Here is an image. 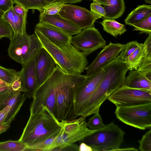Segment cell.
I'll return each mask as SVG.
<instances>
[{
    "instance_id": "obj_6",
    "label": "cell",
    "mask_w": 151,
    "mask_h": 151,
    "mask_svg": "<svg viewBox=\"0 0 151 151\" xmlns=\"http://www.w3.org/2000/svg\"><path fill=\"white\" fill-rule=\"evenodd\" d=\"M125 132L113 122L95 131L82 141L93 151H116L124 141Z\"/></svg>"
},
{
    "instance_id": "obj_13",
    "label": "cell",
    "mask_w": 151,
    "mask_h": 151,
    "mask_svg": "<svg viewBox=\"0 0 151 151\" xmlns=\"http://www.w3.org/2000/svg\"><path fill=\"white\" fill-rule=\"evenodd\" d=\"M125 44L110 42L105 46L92 62L85 69L86 76L98 72L109 62L116 58L124 48Z\"/></svg>"
},
{
    "instance_id": "obj_17",
    "label": "cell",
    "mask_w": 151,
    "mask_h": 151,
    "mask_svg": "<svg viewBox=\"0 0 151 151\" xmlns=\"http://www.w3.org/2000/svg\"><path fill=\"white\" fill-rule=\"evenodd\" d=\"M27 98L24 93L14 91L10 86L0 85V111L7 106H22Z\"/></svg>"
},
{
    "instance_id": "obj_16",
    "label": "cell",
    "mask_w": 151,
    "mask_h": 151,
    "mask_svg": "<svg viewBox=\"0 0 151 151\" xmlns=\"http://www.w3.org/2000/svg\"><path fill=\"white\" fill-rule=\"evenodd\" d=\"M39 21L60 29L70 37L79 34L82 30L70 21L61 17L59 14L48 15L40 12Z\"/></svg>"
},
{
    "instance_id": "obj_27",
    "label": "cell",
    "mask_w": 151,
    "mask_h": 151,
    "mask_svg": "<svg viewBox=\"0 0 151 151\" xmlns=\"http://www.w3.org/2000/svg\"><path fill=\"white\" fill-rule=\"evenodd\" d=\"M21 107L7 106L0 111V134L6 131L10 127L12 121L8 117L11 112L19 111Z\"/></svg>"
},
{
    "instance_id": "obj_25",
    "label": "cell",
    "mask_w": 151,
    "mask_h": 151,
    "mask_svg": "<svg viewBox=\"0 0 151 151\" xmlns=\"http://www.w3.org/2000/svg\"><path fill=\"white\" fill-rule=\"evenodd\" d=\"M86 117L82 116L77 119L66 120L60 122L62 127V132L68 133L76 131L83 127L87 125Z\"/></svg>"
},
{
    "instance_id": "obj_31",
    "label": "cell",
    "mask_w": 151,
    "mask_h": 151,
    "mask_svg": "<svg viewBox=\"0 0 151 151\" xmlns=\"http://www.w3.org/2000/svg\"><path fill=\"white\" fill-rule=\"evenodd\" d=\"M17 75V72L13 69H8L0 65V80L10 86Z\"/></svg>"
},
{
    "instance_id": "obj_49",
    "label": "cell",
    "mask_w": 151,
    "mask_h": 151,
    "mask_svg": "<svg viewBox=\"0 0 151 151\" xmlns=\"http://www.w3.org/2000/svg\"><path fill=\"white\" fill-rule=\"evenodd\" d=\"M7 85L3 81H2L1 80H0V85Z\"/></svg>"
},
{
    "instance_id": "obj_43",
    "label": "cell",
    "mask_w": 151,
    "mask_h": 151,
    "mask_svg": "<svg viewBox=\"0 0 151 151\" xmlns=\"http://www.w3.org/2000/svg\"><path fill=\"white\" fill-rule=\"evenodd\" d=\"M14 11L17 14L23 17H27V11L19 5L17 4L13 7Z\"/></svg>"
},
{
    "instance_id": "obj_28",
    "label": "cell",
    "mask_w": 151,
    "mask_h": 151,
    "mask_svg": "<svg viewBox=\"0 0 151 151\" xmlns=\"http://www.w3.org/2000/svg\"><path fill=\"white\" fill-rule=\"evenodd\" d=\"M27 148L24 143L19 140L0 142V151H25Z\"/></svg>"
},
{
    "instance_id": "obj_51",
    "label": "cell",
    "mask_w": 151,
    "mask_h": 151,
    "mask_svg": "<svg viewBox=\"0 0 151 151\" xmlns=\"http://www.w3.org/2000/svg\"><path fill=\"white\" fill-rule=\"evenodd\" d=\"M3 37L0 35V39H2Z\"/></svg>"
},
{
    "instance_id": "obj_19",
    "label": "cell",
    "mask_w": 151,
    "mask_h": 151,
    "mask_svg": "<svg viewBox=\"0 0 151 151\" xmlns=\"http://www.w3.org/2000/svg\"><path fill=\"white\" fill-rule=\"evenodd\" d=\"M95 131L90 130L87 125L76 131L68 133H63L61 131L53 142L50 151L56 148L62 147L67 145L82 141Z\"/></svg>"
},
{
    "instance_id": "obj_18",
    "label": "cell",
    "mask_w": 151,
    "mask_h": 151,
    "mask_svg": "<svg viewBox=\"0 0 151 151\" xmlns=\"http://www.w3.org/2000/svg\"><path fill=\"white\" fill-rule=\"evenodd\" d=\"M35 28L51 42L57 46L70 42L71 37L60 29L52 25L39 22Z\"/></svg>"
},
{
    "instance_id": "obj_12",
    "label": "cell",
    "mask_w": 151,
    "mask_h": 151,
    "mask_svg": "<svg viewBox=\"0 0 151 151\" xmlns=\"http://www.w3.org/2000/svg\"><path fill=\"white\" fill-rule=\"evenodd\" d=\"M59 14L68 19L82 29L93 27L96 17L91 11L84 7L70 4H65Z\"/></svg>"
},
{
    "instance_id": "obj_26",
    "label": "cell",
    "mask_w": 151,
    "mask_h": 151,
    "mask_svg": "<svg viewBox=\"0 0 151 151\" xmlns=\"http://www.w3.org/2000/svg\"><path fill=\"white\" fill-rule=\"evenodd\" d=\"M57 0H13L14 3L22 7L28 11L29 9H37L40 12L46 6Z\"/></svg>"
},
{
    "instance_id": "obj_9",
    "label": "cell",
    "mask_w": 151,
    "mask_h": 151,
    "mask_svg": "<svg viewBox=\"0 0 151 151\" xmlns=\"http://www.w3.org/2000/svg\"><path fill=\"white\" fill-rule=\"evenodd\" d=\"M107 99L116 107L145 104L151 103V91L124 85L113 91Z\"/></svg>"
},
{
    "instance_id": "obj_46",
    "label": "cell",
    "mask_w": 151,
    "mask_h": 151,
    "mask_svg": "<svg viewBox=\"0 0 151 151\" xmlns=\"http://www.w3.org/2000/svg\"><path fill=\"white\" fill-rule=\"evenodd\" d=\"M98 3L104 5H108V3L107 0H92Z\"/></svg>"
},
{
    "instance_id": "obj_20",
    "label": "cell",
    "mask_w": 151,
    "mask_h": 151,
    "mask_svg": "<svg viewBox=\"0 0 151 151\" xmlns=\"http://www.w3.org/2000/svg\"><path fill=\"white\" fill-rule=\"evenodd\" d=\"M125 85L128 87L151 91V81L137 70H130L125 77Z\"/></svg>"
},
{
    "instance_id": "obj_10",
    "label": "cell",
    "mask_w": 151,
    "mask_h": 151,
    "mask_svg": "<svg viewBox=\"0 0 151 151\" xmlns=\"http://www.w3.org/2000/svg\"><path fill=\"white\" fill-rule=\"evenodd\" d=\"M70 42L78 51L87 56L106 45V41L94 26L84 29L76 35L70 37Z\"/></svg>"
},
{
    "instance_id": "obj_14",
    "label": "cell",
    "mask_w": 151,
    "mask_h": 151,
    "mask_svg": "<svg viewBox=\"0 0 151 151\" xmlns=\"http://www.w3.org/2000/svg\"><path fill=\"white\" fill-rule=\"evenodd\" d=\"M55 66V63L52 57L42 47L36 55V71L37 88L51 75Z\"/></svg>"
},
{
    "instance_id": "obj_29",
    "label": "cell",
    "mask_w": 151,
    "mask_h": 151,
    "mask_svg": "<svg viewBox=\"0 0 151 151\" xmlns=\"http://www.w3.org/2000/svg\"><path fill=\"white\" fill-rule=\"evenodd\" d=\"M142 44L143 43H139L137 41H133L128 42L125 44L124 48L117 57L124 61L136 49Z\"/></svg>"
},
{
    "instance_id": "obj_7",
    "label": "cell",
    "mask_w": 151,
    "mask_h": 151,
    "mask_svg": "<svg viewBox=\"0 0 151 151\" xmlns=\"http://www.w3.org/2000/svg\"><path fill=\"white\" fill-rule=\"evenodd\" d=\"M10 40L9 55L22 66L34 58L43 47L35 33L31 35L26 32L14 35Z\"/></svg>"
},
{
    "instance_id": "obj_4",
    "label": "cell",
    "mask_w": 151,
    "mask_h": 151,
    "mask_svg": "<svg viewBox=\"0 0 151 151\" xmlns=\"http://www.w3.org/2000/svg\"><path fill=\"white\" fill-rule=\"evenodd\" d=\"M72 74L65 73L56 64L52 74L36 90L30 106V114L35 113L43 105L54 116L56 91Z\"/></svg>"
},
{
    "instance_id": "obj_47",
    "label": "cell",
    "mask_w": 151,
    "mask_h": 151,
    "mask_svg": "<svg viewBox=\"0 0 151 151\" xmlns=\"http://www.w3.org/2000/svg\"><path fill=\"white\" fill-rule=\"evenodd\" d=\"M65 1L66 3L75 4L80 2L83 0H63Z\"/></svg>"
},
{
    "instance_id": "obj_44",
    "label": "cell",
    "mask_w": 151,
    "mask_h": 151,
    "mask_svg": "<svg viewBox=\"0 0 151 151\" xmlns=\"http://www.w3.org/2000/svg\"><path fill=\"white\" fill-rule=\"evenodd\" d=\"M79 151H93L91 147L84 142H82L78 146Z\"/></svg>"
},
{
    "instance_id": "obj_30",
    "label": "cell",
    "mask_w": 151,
    "mask_h": 151,
    "mask_svg": "<svg viewBox=\"0 0 151 151\" xmlns=\"http://www.w3.org/2000/svg\"><path fill=\"white\" fill-rule=\"evenodd\" d=\"M132 27L134 28L133 30L139 31L140 34H151V14L135 23Z\"/></svg>"
},
{
    "instance_id": "obj_48",
    "label": "cell",
    "mask_w": 151,
    "mask_h": 151,
    "mask_svg": "<svg viewBox=\"0 0 151 151\" xmlns=\"http://www.w3.org/2000/svg\"><path fill=\"white\" fill-rule=\"evenodd\" d=\"M145 3L150 4H151V0H144Z\"/></svg>"
},
{
    "instance_id": "obj_22",
    "label": "cell",
    "mask_w": 151,
    "mask_h": 151,
    "mask_svg": "<svg viewBox=\"0 0 151 151\" xmlns=\"http://www.w3.org/2000/svg\"><path fill=\"white\" fill-rule=\"evenodd\" d=\"M151 14V6L139 5L129 14L124 21L125 24L132 26L134 24Z\"/></svg>"
},
{
    "instance_id": "obj_21",
    "label": "cell",
    "mask_w": 151,
    "mask_h": 151,
    "mask_svg": "<svg viewBox=\"0 0 151 151\" xmlns=\"http://www.w3.org/2000/svg\"><path fill=\"white\" fill-rule=\"evenodd\" d=\"M106 15L104 19L115 20L120 18L124 12L125 7L124 0H111L108 5H104Z\"/></svg>"
},
{
    "instance_id": "obj_11",
    "label": "cell",
    "mask_w": 151,
    "mask_h": 151,
    "mask_svg": "<svg viewBox=\"0 0 151 151\" xmlns=\"http://www.w3.org/2000/svg\"><path fill=\"white\" fill-rule=\"evenodd\" d=\"M106 74L103 68L97 73L86 76L76 88L74 99L73 118L78 117L82 107L96 88Z\"/></svg>"
},
{
    "instance_id": "obj_1",
    "label": "cell",
    "mask_w": 151,
    "mask_h": 151,
    "mask_svg": "<svg viewBox=\"0 0 151 151\" xmlns=\"http://www.w3.org/2000/svg\"><path fill=\"white\" fill-rule=\"evenodd\" d=\"M106 74L98 86L84 104L78 116L86 117L97 112L109 96L125 85L126 75L128 70L127 63L118 57L103 67Z\"/></svg>"
},
{
    "instance_id": "obj_33",
    "label": "cell",
    "mask_w": 151,
    "mask_h": 151,
    "mask_svg": "<svg viewBox=\"0 0 151 151\" xmlns=\"http://www.w3.org/2000/svg\"><path fill=\"white\" fill-rule=\"evenodd\" d=\"M66 2L63 0H57L43 7L40 12L48 15H54L59 12Z\"/></svg>"
},
{
    "instance_id": "obj_5",
    "label": "cell",
    "mask_w": 151,
    "mask_h": 151,
    "mask_svg": "<svg viewBox=\"0 0 151 151\" xmlns=\"http://www.w3.org/2000/svg\"><path fill=\"white\" fill-rule=\"evenodd\" d=\"M86 77L81 74H73L58 88L55 94L54 116L58 121L74 119L75 90Z\"/></svg>"
},
{
    "instance_id": "obj_24",
    "label": "cell",
    "mask_w": 151,
    "mask_h": 151,
    "mask_svg": "<svg viewBox=\"0 0 151 151\" xmlns=\"http://www.w3.org/2000/svg\"><path fill=\"white\" fill-rule=\"evenodd\" d=\"M100 23L103 29L114 37L121 35L127 31L125 26L114 19H104Z\"/></svg>"
},
{
    "instance_id": "obj_40",
    "label": "cell",
    "mask_w": 151,
    "mask_h": 151,
    "mask_svg": "<svg viewBox=\"0 0 151 151\" xmlns=\"http://www.w3.org/2000/svg\"><path fill=\"white\" fill-rule=\"evenodd\" d=\"M13 0H0V10L4 12L13 7Z\"/></svg>"
},
{
    "instance_id": "obj_41",
    "label": "cell",
    "mask_w": 151,
    "mask_h": 151,
    "mask_svg": "<svg viewBox=\"0 0 151 151\" xmlns=\"http://www.w3.org/2000/svg\"><path fill=\"white\" fill-rule=\"evenodd\" d=\"M10 86L12 90L14 91H19L23 92V89L21 81L18 74L17 77Z\"/></svg>"
},
{
    "instance_id": "obj_2",
    "label": "cell",
    "mask_w": 151,
    "mask_h": 151,
    "mask_svg": "<svg viewBox=\"0 0 151 151\" xmlns=\"http://www.w3.org/2000/svg\"><path fill=\"white\" fill-rule=\"evenodd\" d=\"M62 127L46 106L42 105L29 118L19 140L24 143L28 150L46 139L58 135Z\"/></svg>"
},
{
    "instance_id": "obj_50",
    "label": "cell",
    "mask_w": 151,
    "mask_h": 151,
    "mask_svg": "<svg viewBox=\"0 0 151 151\" xmlns=\"http://www.w3.org/2000/svg\"><path fill=\"white\" fill-rule=\"evenodd\" d=\"M4 13V12L2 11H1L0 10V16H1L3 15V14Z\"/></svg>"
},
{
    "instance_id": "obj_35",
    "label": "cell",
    "mask_w": 151,
    "mask_h": 151,
    "mask_svg": "<svg viewBox=\"0 0 151 151\" xmlns=\"http://www.w3.org/2000/svg\"><path fill=\"white\" fill-rule=\"evenodd\" d=\"M0 35L11 40L13 37L12 29L9 24L0 16Z\"/></svg>"
},
{
    "instance_id": "obj_42",
    "label": "cell",
    "mask_w": 151,
    "mask_h": 151,
    "mask_svg": "<svg viewBox=\"0 0 151 151\" xmlns=\"http://www.w3.org/2000/svg\"><path fill=\"white\" fill-rule=\"evenodd\" d=\"M52 151H79L78 146L73 143L65 145L62 147H57L53 149Z\"/></svg>"
},
{
    "instance_id": "obj_37",
    "label": "cell",
    "mask_w": 151,
    "mask_h": 151,
    "mask_svg": "<svg viewBox=\"0 0 151 151\" xmlns=\"http://www.w3.org/2000/svg\"><path fill=\"white\" fill-rule=\"evenodd\" d=\"M141 151H151V129L147 131L139 141Z\"/></svg>"
},
{
    "instance_id": "obj_36",
    "label": "cell",
    "mask_w": 151,
    "mask_h": 151,
    "mask_svg": "<svg viewBox=\"0 0 151 151\" xmlns=\"http://www.w3.org/2000/svg\"><path fill=\"white\" fill-rule=\"evenodd\" d=\"M137 70L145 74L151 80V57H144Z\"/></svg>"
},
{
    "instance_id": "obj_45",
    "label": "cell",
    "mask_w": 151,
    "mask_h": 151,
    "mask_svg": "<svg viewBox=\"0 0 151 151\" xmlns=\"http://www.w3.org/2000/svg\"><path fill=\"white\" fill-rule=\"evenodd\" d=\"M117 151H138L137 149L133 147H129L125 148L120 149L119 148L116 150Z\"/></svg>"
},
{
    "instance_id": "obj_23",
    "label": "cell",
    "mask_w": 151,
    "mask_h": 151,
    "mask_svg": "<svg viewBox=\"0 0 151 151\" xmlns=\"http://www.w3.org/2000/svg\"><path fill=\"white\" fill-rule=\"evenodd\" d=\"M147 56L145 46L143 44L124 61L127 64L128 70H137L143 58Z\"/></svg>"
},
{
    "instance_id": "obj_38",
    "label": "cell",
    "mask_w": 151,
    "mask_h": 151,
    "mask_svg": "<svg viewBox=\"0 0 151 151\" xmlns=\"http://www.w3.org/2000/svg\"><path fill=\"white\" fill-rule=\"evenodd\" d=\"M58 136L49 138L34 146L29 149L28 151H50L53 142Z\"/></svg>"
},
{
    "instance_id": "obj_39",
    "label": "cell",
    "mask_w": 151,
    "mask_h": 151,
    "mask_svg": "<svg viewBox=\"0 0 151 151\" xmlns=\"http://www.w3.org/2000/svg\"><path fill=\"white\" fill-rule=\"evenodd\" d=\"M91 11L94 14L97 19L105 17L106 11L101 4L93 1L90 5Z\"/></svg>"
},
{
    "instance_id": "obj_8",
    "label": "cell",
    "mask_w": 151,
    "mask_h": 151,
    "mask_svg": "<svg viewBox=\"0 0 151 151\" xmlns=\"http://www.w3.org/2000/svg\"><path fill=\"white\" fill-rule=\"evenodd\" d=\"M116 117L123 123L141 130L151 127V103L116 107Z\"/></svg>"
},
{
    "instance_id": "obj_3",
    "label": "cell",
    "mask_w": 151,
    "mask_h": 151,
    "mask_svg": "<svg viewBox=\"0 0 151 151\" xmlns=\"http://www.w3.org/2000/svg\"><path fill=\"white\" fill-rule=\"evenodd\" d=\"M34 32L43 47L64 72L77 74L83 72L88 64L86 54L78 51L70 42L57 46L35 28Z\"/></svg>"
},
{
    "instance_id": "obj_32",
    "label": "cell",
    "mask_w": 151,
    "mask_h": 151,
    "mask_svg": "<svg viewBox=\"0 0 151 151\" xmlns=\"http://www.w3.org/2000/svg\"><path fill=\"white\" fill-rule=\"evenodd\" d=\"M15 29L14 35L22 34L26 32L27 17H23L16 13L14 11Z\"/></svg>"
},
{
    "instance_id": "obj_15",
    "label": "cell",
    "mask_w": 151,
    "mask_h": 151,
    "mask_svg": "<svg viewBox=\"0 0 151 151\" xmlns=\"http://www.w3.org/2000/svg\"><path fill=\"white\" fill-rule=\"evenodd\" d=\"M36 55L22 66L20 71L17 72L21 81L23 92L29 99L33 98L37 88L36 71Z\"/></svg>"
},
{
    "instance_id": "obj_34",
    "label": "cell",
    "mask_w": 151,
    "mask_h": 151,
    "mask_svg": "<svg viewBox=\"0 0 151 151\" xmlns=\"http://www.w3.org/2000/svg\"><path fill=\"white\" fill-rule=\"evenodd\" d=\"M99 112L94 114V115L88 119L86 122L87 127L90 130H98L103 128L106 125L103 124L102 119Z\"/></svg>"
}]
</instances>
